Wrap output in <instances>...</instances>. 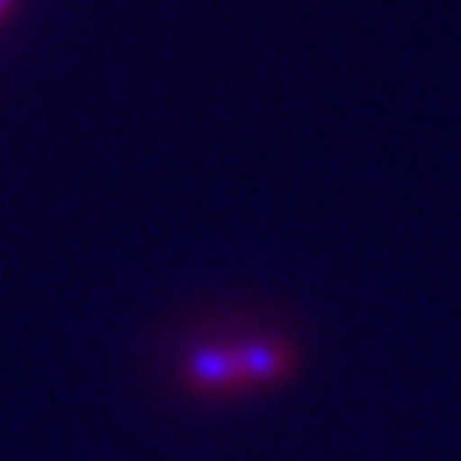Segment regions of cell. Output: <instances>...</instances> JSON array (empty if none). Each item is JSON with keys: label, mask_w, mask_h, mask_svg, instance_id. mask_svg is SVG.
Masks as SVG:
<instances>
[{"label": "cell", "mask_w": 461, "mask_h": 461, "mask_svg": "<svg viewBox=\"0 0 461 461\" xmlns=\"http://www.w3.org/2000/svg\"><path fill=\"white\" fill-rule=\"evenodd\" d=\"M189 377L204 388H230L242 384L239 381V366H235V350H223V346H204V350H193L189 357Z\"/></svg>", "instance_id": "cell-1"}, {"label": "cell", "mask_w": 461, "mask_h": 461, "mask_svg": "<svg viewBox=\"0 0 461 461\" xmlns=\"http://www.w3.org/2000/svg\"><path fill=\"white\" fill-rule=\"evenodd\" d=\"M8 5H12V0H0V16H5V12H8Z\"/></svg>", "instance_id": "cell-2"}]
</instances>
